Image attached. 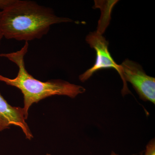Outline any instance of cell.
<instances>
[{
  "label": "cell",
  "mask_w": 155,
  "mask_h": 155,
  "mask_svg": "<svg viewBox=\"0 0 155 155\" xmlns=\"http://www.w3.org/2000/svg\"><path fill=\"white\" fill-rule=\"evenodd\" d=\"M120 65L121 78L123 82L122 94L129 93L127 81L132 84L140 99L155 102V78L146 74L140 64L130 60H125Z\"/></svg>",
  "instance_id": "cell-3"
},
{
  "label": "cell",
  "mask_w": 155,
  "mask_h": 155,
  "mask_svg": "<svg viewBox=\"0 0 155 155\" xmlns=\"http://www.w3.org/2000/svg\"><path fill=\"white\" fill-rule=\"evenodd\" d=\"M25 120L23 108L12 107L0 93V131L15 125L22 129L26 138L31 140L33 135Z\"/></svg>",
  "instance_id": "cell-5"
},
{
  "label": "cell",
  "mask_w": 155,
  "mask_h": 155,
  "mask_svg": "<svg viewBox=\"0 0 155 155\" xmlns=\"http://www.w3.org/2000/svg\"><path fill=\"white\" fill-rule=\"evenodd\" d=\"M140 155H155V141L154 139L152 140L146 146V149L143 154Z\"/></svg>",
  "instance_id": "cell-6"
},
{
  "label": "cell",
  "mask_w": 155,
  "mask_h": 155,
  "mask_svg": "<svg viewBox=\"0 0 155 155\" xmlns=\"http://www.w3.org/2000/svg\"><path fill=\"white\" fill-rule=\"evenodd\" d=\"M28 42L21 49L10 53L0 54V57L5 58L16 64L18 67V74L14 78H10L0 75V81L8 85L20 90L24 98V110L25 119L28 117V111L31 106L48 97L64 95L74 98L78 95L83 93L85 89L60 79L41 81L33 77L26 70L24 57L28 52Z\"/></svg>",
  "instance_id": "cell-2"
},
{
  "label": "cell",
  "mask_w": 155,
  "mask_h": 155,
  "mask_svg": "<svg viewBox=\"0 0 155 155\" xmlns=\"http://www.w3.org/2000/svg\"><path fill=\"white\" fill-rule=\"evenodd\" d=\"M0 9V29L8 39L28 42L41 38L54 24L72 21L28 0H4Z\"/></svg>",
  "instance_id": "cell-1"
},
{
  "label": "cell",
  "mask_w": 155,
  "mask_h": 155,
  "mask_svg": "<svg viewBox=\"0 0 155 155\" xmlns=\"http://www.w3.org/2000/svg\"><path fill=\"white\" fill-rule=\"evenodd\" d=\"M86 41L91 47L96 52V60L94 66L79 76L81 81L84 82L94 73L104 69L113 68L116 69L121 77L120 65L116 63L108 50L109 43L98 31L91 32L87 35Z\"/></svg>",
  "instance_id": "cell-4"
},
{
  "label": "cell",
  "mask_w": 155,
  "mask_h": 155,
  "mask_svg": "<svg viewBox=\"0 0 155 155\" xmlns=\"http://www.w3.org/2000/svg\"><path fill=\"white\" fill-rule=\"evenodd\" d=\"M47 155H49L47 154ZM110 155H119L115 153H114V152H112V153H111Z\"/></svg>",
  "instance_id": "cell-8"
},
{
  "label": "cell",
  "mask_w": 155,
  "mask_h": 155,
  "mask_svg": "<svg viewBox=\"0 0 155 155\" xmlns=\"http://www.w3.org/2000/svg\"><path fill=\"white\" fill-rule=\"evenodd\" d=\"M0 12H1V9H0ZM3 37H3L1 29H0V44H1V41H2V39Z\"/></svg>",
  "instance_id": "cell-7"
}]
</instances>
